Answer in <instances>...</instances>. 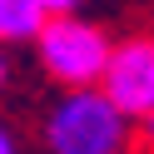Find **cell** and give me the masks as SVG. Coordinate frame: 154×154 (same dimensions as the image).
Listing matches in <instances>:
<instances>
[{
	"label": "cell",
	"instance_id": "6da1fadb",
	"mask_svg": "<svg viewBox=\"0 0 154 154\" xmlns=\"http://www.w3.org/2000/svg\"><path fill=\"white\" fill-rule=\"evenodd\" d=\"M129 114H119L100 90H75L45 119V144L50 154H119L129 139Z\"/></svg>",
	"mask_w": 154,
	"mask_h": 154
},
{
	"label": "cell",
	"instance_id": "8992f818",
	"mask_svg": "<svg viewBox=\"0 0 154 154\" xmlns=\"http://www.w3.org/2000/svg\"><path fill=\"white\" fill-rule=\"evenodd\" d=\"M139 119H144V124H139V139L154 149V109H149V114H139Z\"/></svg>",
	"mask_w": 154,
	"mask_h": 154
},
{
	"label": "cell",
	"instance_id": "277c9868",
	"mask_svg": "<svg viewBox=\"0 0 154 154\" xmlns=\"http://www.w3.org/2000/svg\"><path fill=\"white\" fill-rule=\"evenodd\" d=\"M40 25H45V10L35 0H0V35L5 40H35Z\"/></svg>",
	"mask_w": 154,
	"mask_h": 154
},
{
	"label": "cell",
	"instance_id": "7a4b0ae2",
	"mask_svg": "<svg viewBox=\"0 0 154 154\" xmlns=\"http://www.w3.org/2000/svg\"><path fill=\"white\" fill-rule=\"evenodd\" d=\"M35 45H40V65L60 85H75V90L94 85L109 60V40L75 15H45V25L35 30Z\"/></svg>",
	"mask_w": 154,
	"mask_h": 154
},
{
	"label": "cell",
	"instance_id": "52a82bcc",
	"mask_svg": "<svg viewBox=\"0 0 154 154\" xmlns=\"http://www.w3.org/2000/svg\"><path fill=\"white\" fill-rule=\"evenodd\" d=\"M0 154H15V134L5 129V124H0Z\"/></svg>",
	"mask_w": 154,
	"mask_h": 154
},
{
	"label": "cell",
	"instance_id": "3957f363",
	"mask_svg": "<svg viewBox=\"0 0 154 154\" xmlns=\"http://www.w3.org/2000/svg\"><path fill=\"white\" fill-rule=\"evenodd\" d=\"M104 100L119 114H149L154 109V40L139 35V40L109 45V60L100 70Z\"/></svg>",
	"mask_w": 154,
	"mask_h": 154
},
{
	"label": "cell",
	"instance_id": "ba28073f",
	"mask_svg": "<svg viewBox=\"0 0 154 154\" xmlns=\"http://www.w3.org/2000/svg\"><path fill=\"white\" fill-rule=\"evenodd\" d=\"M0 85H5V55H0Z\"/></svg>",
	"mask_w": 154,
	"mask_h": 154
},
{
	"label": "cell",
	"instance_id": "5b68a950",
	"mask_svg": "<svg viewBox=\"0 0 154 154\" xmlns=\"http://www.w3.org/2000/svg\"><path fill=\"white\" fill-rule=\"evenodd\" d=\"M35 5H40L45 15H70L75 5H80V0H35Z\"/></svg>",
	"mask_w": 154,
	"mask_h": 154
}]
</instances>
